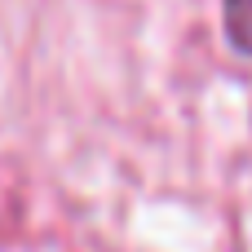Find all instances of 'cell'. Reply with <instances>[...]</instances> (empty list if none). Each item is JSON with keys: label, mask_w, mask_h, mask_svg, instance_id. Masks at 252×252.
I'll return each mask as SVG.
<instances>
[{"label": "cell", "mask_w": 252, "mask_h": 252, "mask_svg": "<svg viewBox=\"0 0 252 252\" xmlns=\"http://www.w3.org/2000/svg\"><path fill=\"white\" fill-rule=\"evenodd\" d=\"M221 13H226V40L252 58V0H226Z\"/></svg>", "instance_id": "1"}]
</instances>
